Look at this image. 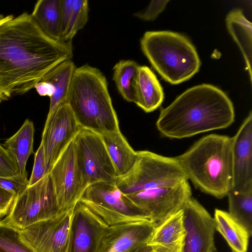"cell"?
I'll list each match as a JSON object with an SVG mask.
<instances>
[{
	"mask_svg": "<svg viewBox=\"0 0 252 252\" xmlns=\"http://www.w3.org/2000/svg\"><path fill=\"white\" fill-rule=\"evenodd\" d=\"M232 139L233 184L231 190L252 189V112Z\"/></svg>",
	"mask_w": 252,
	"mask_h": 252,
	"instance_id": "17",
	"label": "cell"
},
{
	"mask_svg": "<svg viewBox=\"0 0 252 252\" xmlns=\"http://www.w3.org/2000/svg\"><path fill=\"white\" fill-rule=\"evenodd\" d=\"M133 252H153L151 246L145 243Z\"/></svg>",
	"mask_w": 252,
	"mask_h": 252,
	"instance_id": "36",
	"label": "cell"
},
{
	"mask_svg": "<svg viewBox=\"0 0 252 252\" xmlns=\"http://www.w3.org/2000/svg\"><path fill=\"white\" fill-rule=\"evenodd\" d=\"M168 0H152L144 9L133 14V16L144 21L155 20L165 8Z\"/></svg>",
	"mask_w": 252,
	"mask_h": 252,
	"instance_id": "32",
	"label": "cell"
},
{
	"mask_svg": "<svg viewBox=\"0 0 252 252\" xmlns=\"http://www.w3.org/2000/svg\"><path fill=\"white\" fill-rule=\"evenodd\" d=\"M183 210L186 231L184 252H216L213 218L192 197Z\"/></svg>",
	"mask_w": 252,
	"mask_h": 252,
	"instance_id": "14",
	"label": "cell"
},
{
	"mask_svg": "<svg viewBox=\"0 0 252 252\" xmlns=\"http://www.w3.org/2000/svg\"><path fill=\"white\" fill-rule=\"evenodd\" d=\"M141 49L152 65L167 82L178 84L199 69L194 46L184 35L170 31H148L141 39Z\"/></svg>",
	"mask_w": 252,
	"mask_h": 252,
	"instance_id": "5",
	"label": "cell"
},
{
	"mask_svg": "<svg viewBox=\"0 0 252 252\" xmlns=\"http://www.w3.org/2000/svg\"><path fill=\"white\" fill-rule=\"evenodd\" d=\"M215 230L224 238L232 252H247L250 237L247 230L228 212L216 209L213 218Z\"/></svg>",
	"mask_w": 252,
	"mask_h": 252,
	"instance_id": "22",
	"label": "cell"
},
{
	"mask_svg": "<svg viewBox=\"0 0 252 252\" xmlns=\"http://www.w3.org/2000/svg\"><path fill=\"white\" fill-rule=\"evenodd\" d=\"M19 173L16 163L0 143V177H12Z\"/></svg>",
	"mask_w": 252,
	"mask_h": 252,
	"instance_id": "33",
	"label": "cell"
},
{
	"mask_svg": "<svg viewBox=\"0 0 252 252\" xmlns=\"http://www.w3.org/2000/svg\"><path fill=\"white\" fill-rule=\"evenodd\" d=\"M28 183L27 171L12 177H0V187L16 195L24 190L28 186Z\"/></svg>",
	"mask_w": 252,
	"mask_h": 252,
	"instance_id": "31",
	"label": "cell"
},
{
	"mask_svg": "<svg viewBox=\"0 0 252 252\" xmlns=\"http://www.w3.org/2000/svg\"><path fill=\"white\" fill-rule=\"evenodd\" d=\"M140 65L131 60H123L114 66L113 80L119 93L129 102H135L134 81Z\"/></svg>",
	"mask_w": 252,
	"mask_h": 252,
	"instance_id": "27",
	"label": "cell"
},
{
	"mask_svg": "<svg viewBox=\"0 0 252 252\" xmlns=\"http://www.w3.org/2000/svg\"><path fill=\"white\" fill-rule=\"evenodd\" d=\"M0 252H35L25 240L21 229L5 219L0 221Z\"/></svg>",
	"mask_w": 252,
	"mask_h": 252,
	"instance_id": "29",
	"label": "cell"
},
{
	"mask_svg": "<svg viewBox=\"0 0 252 252\" xmlns=\"http://www.w3.org/2000/svg\"><path fill=\"white\" fill-rule=\"evenodd\" d=\"M41 31L56 42L61 40V0H39L31 14Z\"/></svg>",
	"mask_w": 252,
	"mask_h": 252,
	"instance_id": "23",
	"label": "cell"
},
{
	"mask_svg": "<svg viewBox=\"0 0 252 252\" xmlns=\"http://www.w3.org/2000/svg\"><path fill=\"white\" fill-rule=\"evenodd\" d=\"M175 158L188 180L201 191L221 199L232 189V137L207 135Z\"/></svg>",
	"mask_w": 252,
	"mask_h": 252,
	"instance_id": "3",
	"label": "cell"
},
{
	"mask_svg": "<svg viewBox=\"0 0 252 252\" xmlns=\"http://www.w3.org/2000/svg\"><path fill=\"white\" fill-rule=\"evenodd\" d=\"M16 195L0 187V218L7 215Z\"/></svg>",
	"mask_w": 252,
	"mask_h": 252,
	"instance_id": "34",
	"label": "cell"
},
{
	"mask_svg": "<svg viewBox=\"0 0 252 252\" xmlns=\"http://www.w3.org/2000/svg\"><path fill=\"white\" fill-rule=\"evenodd\" d=\"M76 67L72 59L64 61L48 71L41 81L48 83L52 89L49 116L59 105L65 103Z\"/></svg>",
	"mask_w": 252,
	"mask_h": 252,
	"instance_id": "21",
	"label": "cell"
},
{
	"mask_svg": "<svg viewBox=\"0 0 252 252\" xmlns=\"http://www.w3.org/2000/svg\"><path fill=\"white\" fill-rule=\"evenodd\" d=\"M229 32L238 44L243 55L246 69L252 82V25L241 10L231 11L226 18Z\"/></svg>",
	"mask_w": 252,
	"mask_h": 252,
	"instance_id": "26",
	"label": "cell"
},
{
	"mask_svg": "<svg viewBox=\"0 0 252 252\" xmlns=\"http://www.w3.org/2000/svg\"><path fill=\"white\" fill-rule=\"evenodd\" d=\"M118 177L127 173L136 159V152L129 145L121 131L99 134Z\"/></svg>",
	"mask_w": 252,
	"mask_h": 252,
	"instance_id": "20",
	"label": "cell"
},
{
	"mask_svg": "<svg viewBox=\"0 0 252 252\" xmlns=\"http://www.w3.org/2000/svg\"><path fill=\"white\" fill-rule=\"evenodd\" d=\"M61 214L50 173L16 195L5 218L14 227L23 229L36 222Z\"/></svg>",
	"mask_w": 252,
	"mask_h": 252,
	"instance_id": "8",
	"label": "cell"
},
{
	"mask_svg": "<svg viewBox=\"0 0 252 252\" xmlns=\"http://www.w3.org/2000/svg\"><path fill=\"white\" fill-rule=\"evenodd\" d=\"M233 103L219 88L207 84L191 87L161 109L156 126L163 136L182 139L225 128L234 121Z\"/></svg>",
	"mask_w": 252,
	"mask_h": 252,
	"instance_id": "2",
	"label": "cell"
},
{
	"mask_svg": "<svg viewBox=\"0 0 252 252\" xmlns=\"http://www.w3.org/2000/svg\"><path fill=\"white\" fill-rule=\"evenodd\" d=\"M76 160L83 183L115 184L118 176L100 135L81 128L73 140Z\"/></svg>",
	"mask_w": 252,
	"mask_h": 252,
	"instance_id": "9",
	"label": "cell"
},
{
	"mask_svg": "<svg viewBox=\"0 0 252 252\" xmlns=\"http://www.w3.org/2000/svg\"><path fill=\"white\" fill-rule=\"evenodd\" d=\"M65 103L81 128L98 134L120 130L106 79L97 68H76Z\"/></svg>",
	"mask_w": 252,
	"mask_h": 252,
	"instance_id": "4",
	"label": "cell"
},
{
	"mask_svg": "<svg viewBox=\"0 0 252 252\" xmlns=\"http://www.w3.org/2000/svg\"><path fill=\"white\" fill-rule=\"evenodd\" d=\"M81 128L66 103L59 105L47 116L41 141L44 150L47 173Z\"/></svg>",
	"mask_w": 252,
	"mask_h": 252,
	"instance_id": "11",
	"label": "cell"
},
{
	"mask_svg": "<svg viewBox=\"0 0 252 252\" xmlns=\"http://www.w3.org/2000/svg\"><path fill=\"white\" fill-rule=\"evenodd\" d=\"M72 209L22 229L35 252H67Z\"/></svg>",
	"mask_w": 252,
	"mask_h": 252,
	"instance_id": "13",
	"label": "cell"
},
{
	"mask_svg": "<svg viewBox=\"0 0 252 252\" xmlns=\"http://www.w3.org/2000/svg\"><path fill=\"white\" fill-rule=\"evenodd\" d=\"M134 90V103L146 113L154 111L161 104L164 94L156 76L147 66H140Z\"/></svg>",
	"mask_w": 252,
	"mask_h": 252,
	"instance_id": "19",
	"label": "cell"
},
{
	"mask_svg": "<svg viewBox=\"0 0 252 252\" xmlns=\"http://www.w3.org/2000/svg\"><path fill=\"white\" fill-rule=\"evenodd\" d=\"M186 234L183 209L157 225L147 243L153 252H184Z\"/></svg>",
	"mask_w": 252,
	"mask_h": 252,
	"instance_id": "18",
	"label": "cell"
},
{
	"mask_svg": "<svg viewBox=\"0 0 252 252\" xmlns=\"http://www.w3.org/2000/svg\"><path fill=\"white\" fill-rule=\"evenodd\" d=\"M13 17V16L11 15L4 16L3 15L0 14V25L7 21V20L12 19Z\"/></svg>",
	"mask_w": 252,
	"mask_h": 252,
	"instance_id": "37",
	"label": "cell"
},
{
	"mask_svg": "<svg viewBox=\"0 0 252 252\" xmlns=\"http://www.w3.org/2000/svg\"><path fill=\"white\" fill-rule=\"evenodd\" d=\"M127 222L124 217L80 199L72 209L67 252H97L111 226Z\"/></svg>",
	"mask_w": 252,
	"mask_h": 252,
	"instance_id": "7",
	"label": "cell"
},
{
	"mask_svg": "<svg viewBox=\"0 0 252 252\" xmlns=\"http://www.w3.org/2000/svg\"><path fill=\"white\" fill-rule=\"evenodd\" d=\"M8 99V98L5 95H4L3 94L0 93V102L2 101L7 100Z\"/></svg>",
	"mask_w": 252,
	"mask_h": 252,
	"instance_id": "38",
	"label": "cell"
},
{
	"mask_svg": "<svg viewBox=\"0 0 252 252\" xmlns=\"http://www.w3.org/2000/svg\"><path fill=\"white\" fill-rule=\"evenodd\" d=\"M131 169L116 179V186L125 194L174 186L188 181L175 157H164L148 151H137Z\"/></svg>",
	"mask_w": 252,
	"mask_h": 252,
	"instance_id": "6",
	"label": "cell"
},
{
	"mask_svg": "<svg viewBox=\"0 0 252 252\" xmlns=\"http://www.w3.org/2000/svg\"><path fill=\"white\" fill-rule=\"evenodd\" d=\"M34 131L33 122L26 119L19 129L2 145L16 163L19 173L27 172V160L33 152Z\"/></svg>",
	"mask_w": 252,
	"mask_h": 252,
	"instance_id": "25",
	"label": "cell"
},
{
	"mask_svg": "<svg viewBox=\"0 0 252 252\" xmlns=\"http://www.w3.org/2000/svg\"><path fill=\"white\" fill-rule=\"evenodd\" d=\"M80 199L133 221L150 220L148 216L123 193L115 184L100 182L91 184L86 189Z\"/></svg>",
	"mask_w": 252,
	"mask_h": 252,
	"instance_id": "16",
	"label": "cell"
},
{
	"mask_svg": "<svg viewBox=\"0 0 252 252\" xmlns=\"http://www.w3.org/2000/svg\"><path fill=\"white\" fill-rule=\"evenodd\" d=\"M49 173L60 213L66 212L73 208L86 189L77 166L73 141L58 158Z\"/></svg>",
	"mask_w": 252,
	"mask_h": 252,
	"instance_id": "12",
	"label": "cell"
},
{
	"mask_svg": "<svg viewBox=\"0 0 252 252\" xmlns=\"http://www.w3.org/2000/svg\"><path fill=\"white\" fill-rule=\"evenodd\" d=\"M36 91L41 96H48L50 97L52 95V91L50 84L45 81H40L35 86Z\"/></svg>",
	"mask_w": 252,
	"mask_h": 252,
	"instance_id": "35",
	"label": "cell"
},
{
	"mask_svg": "<svg viewBox=\"0 0 252 252\" xmlns=\"http://www.w3.org/2000/svg\"><path fill=\"white\" fill-rule=\"evenodd\" d=\"M155 227L149 220L113 225L103 236L97 252H133L147 243Z\"/></svg>",
	"mask_w": 252,
	"mask_h": 252,
	"instance_id": "15",
	"label": "cell"
},
{
	"mask_svg": "<svg viewBox=\"0 0 252 252\" xmlns=\"http://www.w3.org/2000/svg\"><path fill=\"white\" fill-rule=\"evenodd\" d=\"M191 195L187 181L174 186L148 189L126 195L156 226L183 210Z\"/></svg>",
	"mask_w": 252,
	"mask_h": 252,
	"instance_id": "10",
	"label": "cell"
},
{
	"mask_svg": "<svg viewBox=\"0 0 252 252\" xmlns=\"http://www.w3.org/2000/svg\"><path fill=\"white\" fill-rule=\"evenodd\" d=\"M73 57L72 42H56L23 13L0 25V87L10 98L22 94L51 69Z\"/></svg>",
	"mask_w": 252,
	"mask_h": 252,
	"instance_id": "1",
	"label": "cell"
},
{
	"mask_svg": "<svg viewBox=\"0 0 252 252\" xmlns=\"http://www.w3.org/2000/svg\"><path fill=\"white\" fill-rule=\"evenodd\" d=\"M89 4L87 0H61V40L72 42L78 31L88 20Z\"/></svg>",
	"mask_w": 252,
	"mask_h": 252,
	"instance_id": "24",
	"label": "cell"
},
{
	"mask_svg": "<svg viewBox=\"0 0 252 252\" xmlns=\"http://www.w3.org/2000/svg\"><path fill=\"white\" fill-rule=\"evenodd\" d=\"M44 150L41 143L35 153L34 164L28 186H32L47 174Z\"/></svg>",
	"mask_w": 252,
	"mask_h": 252,
	"instance_id": "30",
	"label": "cell"
},
{
	"mask_svg": "<svg viewBox=\"0 0 252 252\" xmlns=\"http://www.w3.org/2000/svg\"><path fill=\"white\" fill-rule=\"evenodd\" d=\"M228 213L252 235V189L231 190L227 194Z\"/></svg>",
	"mask_w": 252,
	"mask_h": 252,
	"instance_id": "28",
	"label": "cell"
}]
</instances>
